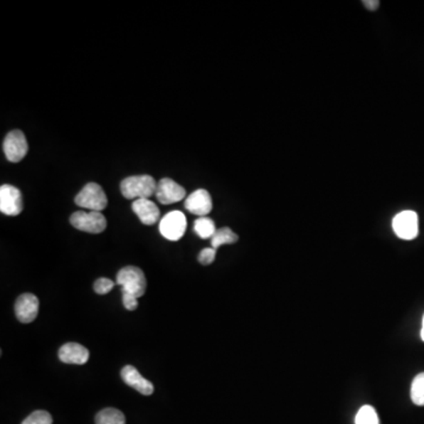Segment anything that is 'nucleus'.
Here are the masks:
<instances>
[{
    "mask_svg": "<svg viewBox=\"0 0 424 424\" xmlns=\"http://www.w3.org/2000/svg\"><path fill=\"white\" fill-rule=\"evenodd\" d=\"M113 287H115V283L109 278H100L93 284V289L98 295L109 294L110 291L112 290Z\"/></svg>",
    "mask_w": 424,
    "mask_h": 424,
    "instance_id": "412c9836",
    "label": "nucleus"
},
{
    "mask_svg": "<svg viewBox=\"0 0 424 424\" xmlns=\"http://www.w3.org/2000/svg\"><path fill=\"white\" fill-rule=\"evenodd\" d=\"M216 253H217V250L213 249V248H206V249L202 250L198 256L199 263L203 264V265H209V264L213 263Z\"/></svg>",
    "mask_w": 424,
    "mask_h": 424,
    "instance_id": "4be33fe9",
    "label": "nucleus"
},
{
    "mask_svg": "<svg viewBox=\"0 0 424 424\" xmlns=\"http://www.w3.org/2000/svg\"><path fill=\"white\" fill-rule=\"evenodd\" d=\"M59 359L66 364H85L89 361V350L78 343H66L59 349Z\"/></svg>",
    "mask_w": 424,
    "mask_h": 424,
    "instance_id": "ddd939ff",
    "label": "nucleus"
},
{
    "mask_svg": "<svg viewBox=\"0 0 424 424\" xmlns=\"http://www.w3.org/2000/svg\"><path fill=\"white\" fill-rule=\"evenodd\" d=\"M421 339L424 341V316L423 319H422Z\"/></svg>",
    "mask_w": 424,
    "mask_h": 424,
    "instance_id": "393cba45",
    "label": "nucleus"
},
{
    "mask_svg": "<svg viewBox=\"0 0 424 424\" xmlns=\"http://www.w3.org/2000/svg\"><path fill=\"white\" fill-rule=\"evenodd\" d=\"M194 230H195V233L201 238H203V240L212 238V236L217 231L216 230L215 223H213L212 219L208 218V217H201V218L197 219L195 222V226H194Z\"/></svg>",
    "mask_w": 424,
    "mask_h": 424,
    "instance_id": "f3484780",
    "label": "nucleus"
},
{
    "mask_svg": "<svg viewBox=\"0 0 424 424\" xmlns=\"http://www.w3.org/2000/svg\"><path fill=\"white\" fill-rule=\"evenodd\" d=\"M21 424H52V416L48 411L37 410L25 418Z\"/></svg>",
    "mask_w": 424,
    "mask_h": 424,
    "instance_id": "aec40b11",
    "label": "nucleus"
},
{
    "mask_svg": "<svg viewBox=\"0 0 424 424\" xmlns=\"http://www.w3.org/2000/svg\"><path fill=\"white\" fill-rule=\"evenodd\" d=\"M238 240V236L233 233V230L229 228H222V229L217 230L215 235L211 238V248L213 249H218L222 245L226 244H235Z\"/></svg>",
    "mask_w": 424,
    "mask_h": 424,
    "instance_id": "2eb2a0df",
    "label": "nucleus"
},
{
    "mask_svg": "<svg viewBox=\"0 0 424 424\" xmlns=\"http://www.w3.org/2000/svg\"><path fill=\"white\" fill-rule=\"evenodd\" d=\"M75 229L89 233H103L106 229V219L102 212L77 211L70 218Z\"/></svg>",
    "mask_w": 424,
    "mask_h": 424,
    "instance_id": "20e7f679",
    "label": "nucleus"
},
{
    "mask_svg": "<svg viewBox=\"0 0 424 424\" xmlns=\"http://www.w3.org/2000/svg\"><path fill=\"white\" fill-rule=\"evenodd\" d=\"M186 226H188V222L184 213L176 210V211L169 212L161 218L159 223V231L161 236L166 240L176 242L184 236Z\"/></svg>",
    "mask_w": 424,
    "mask_h": 424,
    "instance_id": "39448f33",
    "label": "nucleus"
},
{
    "mask_svg": "<svg viewBox=\"0 0 424 424\" xmlns=\"http://www.w3.org/2000/svg\"><path fill=\"white\" fill-rule=\"evenodd\" d=\"M355 424H380L375 408L371 406H363L356 414Z\"/></svg>",
    "mask_w": 424,
    "mask_h": 424,
    "instance_id": "6ab92c4d",
    "label": "nucleus"
},
{
    "mask_svg": "<svg viewBox=\"0 0 424 424\" xmlns=\"http://www.w3.org/2000/svg\"><path fill=\"white\" fill-rule=\"evenodd\" d=\"M157 185L151 176H132L120 183V191L127 199H149L157 191Z\"/></svg>",
    "mask_w": 424,
    "mask_h": 424,
    "instance_id": "f257e3e1",
    "label": "nucleus"
},
{
    "mask_svg": "<svg viewBox=\"0 0 424 424\" xmlns=\"http://www.w3.org/2000/svg\"><path fill=\"white\" fill-rule=\"evenodd\" d=\"M393 233L401 240H411L418 235V216L415 211L406 210L397 213L393 219Z\"/></svg>",
    "mask_w": 424,
    "mask_h": 424,
    "instance_id": "423d86ee",
    "label": "nucleus"
},
{
    "mask_svg": "<svg viewBox=\"0 0 424 424\" xmlns=\"http://www.w3.org/2000/svg\"><path fill=\"white\" fill-rule=\"evenodd\" d=\"M123 304L125 309L134 312L138 307V298L134 297L132 295L123 294Z\"/></svg>",
    "mask_w": 424,
    "mask_h": 424,
    "instance_id": "5701e85b",
    "label": "nucleus"
},
{
    "mask_svg": "<svg viewBox=\"0 0 424 424\" xmlns=\"http://www.w3.org/2000/svg\"><path fill=\"white\" fill-rule=\"evenodd\" d=\"M75 203L80 208L89 209L90 211L100 212L107 206V198L100 184L89 183L75 196Z\"/></svg>",
    "mask_w": 424,
    "mask_h": 424,
    "instance_id": "7ed1b4c3",
    "label": "nucleus"
},
{
    "mask_svg": "<svg viewBox=\"0 0 424 424\" xmlns=\"http://www.w3.org/2000/svg\"><path fill=\"white\" fill-rule=\"evenodd\" d=\"M23 197L19 189L12 185L4 184L0 188V211L4 215L18 216L23 211Z\"/></svg>",
    "mask_w": 424,
    "mask_h": 424,
    "instance_id": "6e6552de",
    "label": "nucleus"
},
{
    "mask_svg": "<svg viewBox=\"0 0 424 424\" xmlns=\"http://www.w3.org/2000/svg\"><path fill=\"white\" fill-rule=\"evenodd\" d=\"M96 424H125V416L118 409L107 408L97 414Z\"/></svg>",
    "mask_w": 424,
    "mask_h": 424,
    "instance_id": "dca6fc26",
    "label": "nucleus"
},
{
    "mask_svg": "<svg viewBox=\"0 0 424 424\" xmlns=\"http://www.w3.org/2000/svg\"><path fill=\"white\" fill-rule=\"evenodd\" d=\"M186 191L181 185L170 178H163L157 185L156 196L161 204H174L184 199Z\"/></svg>",
    "mask_w": 424,
    "mask_h": 424,
    "instance_id": "1a4fd4ad",
    "label": "nucleus"
},
{
    "mask_svg": "<svg viewBox=\"0 0 424 424\" xmlns=\"http://www.w3.org/2000/svg\"><path fill=\"white\" fill-rule=\"evenodd\" d=\"M120 375H122V378H123L124 382L127 386H130V387L137 390L138 393H141L142 395L150 396L154 393V386H152V383H151L150 381H147V378H144L134 366H124Z\"/></svg>",
    "mask_w": 424,
    "mask_h": 424,
    "instance_id": "f8f14e48",
    "label": "nucleus"
},
{
    "mask_svg": "<svg viewBox=\"0 0 424 424\" xmlns=\"http://www.w3.org/2000/svg\"><path fill=\"white\" fill-rule=\"evenodd\" d=\"M117 284L122 287L123 294L142 297L147 290V278L137 267H125L117 274Z\"/></svg>",
    "mask_w": 424,
    "mask_h": 424,
    "instance_id": "f03ea898",
    "label": "nucleus"
},
{
    "mask_svg": "<svg viewBox=\"0 0 424 424\" xmlns=\"http://www.w3.org/2000/svg\"><path fill=\"white\" fill-rule=\"evenodd\" d=\"M39 309V301L35 295L24 294L18 297L14 312L21 323H31L35 321Z\"/></svg>",
    "mask_w": 424,
    "mask_h": 424,
    "instance_id": "9d476101",
    "label": "nucleus"
},
{
    "mask_svg": "<svg viewBox=\"0 0 424 424\" xmlns=\"http://www.w3.org/2000/svg\"><path fill=\"white\" fill-rule=\"evenodd\" d=\"M363 5L370 11H376L380 6V1L378 0H364Z\"/></svg>",
    "mask_w": 424,
    "mask_h": 424,
    "instance_id": "b1692460",
    "label": "nucleus"
},
{
    "mask_svg": "<svg viewBox=\"0 0 424 424\" xmlns=\"http://www.w3.org/2000/svg\"><path fill=\"white\" fill-rule=\"evenodd\" d=\"M411 401L418 407L424 406V373H418L415 377L410 389Z\"/></svg>",
    "mask_w": 424,
    "mask_h": 424,
    "instance_id": "a211bd4d",
    "label": "nucleus"
},
{
    "mask_svg": "<svg viewBox=\"0 0 424 424\" xmlns=\"http://www.w3.org/2000/svg\"><path fill=\"white\" fill-rule=\"evenodd\" d=\"M185 209L194 215L206 217L212 210V199L209 192L204 189L192 192L185 201Z\"/></svg>",
    "mask_w": 424,
    "mask_h": 424,
    "instance_id": "9b49d317",
    "label": "nucleus"
},
{
    "mask_svg": "<svg viewBox=\"0 0 424 424\" xmlns=\"http://www.w3.org/2000/svg\"><path fill=\"white\" fill-rule=\"evenodd\" d=\"M132 210L145 226H154L158 222L161 211L150 199H137L132 203Z\"/></svg>",
    "mask_w": 424,
    "mask_h": 424,
    "instance_id": "4468645a",
    "label": "nucleus"
},
{
    "mask_svg": "<svg viewBox=\"0 0 424 424\" xmlns=\"http://www.w3.org/2000/svg\"><path fill=\"white\" fill-rule=\"evenodd\" d=\"M3 149L7 161H10L11 163L21 161L28 151V144L25 134L19 130L11 131L4 139Z\"/></svg>",
    "mask_w": 424,
    "mask_h": 424,
    "instance_id": "0eeeda50",
    "label": "nucleus"
}]
</instances>
